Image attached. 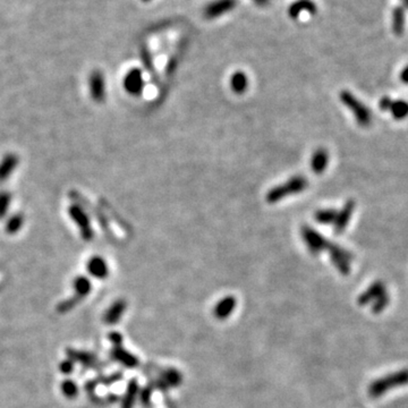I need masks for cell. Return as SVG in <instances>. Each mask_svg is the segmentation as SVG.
Instances as JSON below:
<instances>
[{
  "mask_svg": "<svg viewBox=\"0 0 408 408\" xmlns=\"http://www.w3.org/2000/svg\"><path fill=\"white\" fill-rule=\"evenodd\" d=\"M308 186L309 182L304 176H294V177L289 178L285 184H281L271 188L267 193V202L270 204H275L277 202L284 200L285 197L300 194V193L304 192Z\"/></svg>",
  "mask_w": 408,
  "mask_h": 408,
  "instance_id": "6da1fadb",
  "label": "cell"
},
{
  "mask_svg": "<svg viewBox=\"0 0 408 408\" xmlns=\"http://www.w3.org/2000/svg\"><path fill=\"white\" fill-rule=\"evenodd\" d=\"M67 213H68L70 220L76 226L83 241H93L94 230L93 227H92V221L90 219L89 213L86 212V210L84 209L83 205L74 202V203L69 204L68 209H67Z\"/></svg>",
  "mask_w": 408,
  "mask_h": 408,
  "instance_id": "7a4b0ae2",
  "label": "cell"
},
{
  "mask_svg": "<svg viewBox=\"0 0 408 408\" xmlns=\"http://www.w3.org/2000/svg\"><path fill=\"white\" fill-rule=\"evenodd\" d=\"M405 385H408V370H403V371L389 374L385 378L378 379L369 387V395L373 398H378L390 389Z\"/></svg>",
  "mask_w": 408,
  "mask_h": 408,
  "instance_id": "3957f363",
  "label": "cell"
},
{
  "mask_svg": "<svg viewBox=\"0 0 408 408\" xmlns=\"http://www.w3.org/2000/svg\"><path fill=\"white\" fill-rule=\"evenodd\" d=\"M340 101L346 106L349 110L354 113L355 119L361 126H369L371 124L372 115L369 108L362 103L361 101L356 98L354 94H352L348 91H342L340 93Z\"/></svg>",
  "mask_w": 408,
  "mask_h": 408,
  "instance_id": "277c9868",
  "label": "cell"
},
{
  "mask_svg": "<svg viewBox=\"0 0 408 408\" xmlns=\"http://www.w3.org/2000/svg\"><path fill=\"white\" fill-rule=\"evenodd\" d=\"M89 86V94L95 103H103L107 98V86L106 78L102 71L95 69L92 71L87 79Z\"/></svg>",
  "mask_w": 408,
  "mask_h": 408,
  "instance_id": "5b68a950",
  "label": "cell"
},
{
  "mask_svg": "<svg viewBox=\"0 0 408 408\" xmlns=\"http://www.w3.org/2000/svg\"><path fill=\"white\" fill-rule=\"evenodd\" d=\"M301 233L303 241L305 242L306 246L313 255H317L320 252L328 250L330 242L315 229L311 228L309 226H303Z\"/></svg>",
  "mask_w": 408,
  "mask_h": 408,
  "instance_id": "8992f818",
  "label": "cell"
},
{
  "mask_svg": "<svg viewBox=\"0 0 408 408\" xmlns=\"http://www.w3.org/2000/svg\"><path fill=\"white\" fill-rule=\"evenodd\" d=\"M237 3V0H213L205 6L203 15L207 19H217L233 11Z\"/></svg>",
  "mask_w": 408,
  "mask_h": 408,
  "instance_id": "52a82bcc",
  "label": "cell"
},
{
  "mask_svg": "<svg viewBox=\"0 0 408 408\" xmlns=\"http://www.w3.org/2000/svg\"><path fill=\"white\" fill-rule=\"evenodd\" d=\"M123 86L129 95L138 96L142 94L144 89V78H143L142 70L140 68L129 69L124 76Z\"/></svg>",
  "mask_w": 408,
  "mask_h": 408,
  "instance_id": "ba28073f",
  "label": "cell"
},
{
  "mask_svg": "<svg viewBox=\"0 0 408 408\" xmlns=\"http://www.w3.org/2000/svg\"><path fill=\"white\" fill-rule=\"evenodd\" d=\"M328 251L330 252L331 261L334 266L338 269L342 275H348L349 273V261L353 259L352 254L348 251L342 249L338 245L330 243L328 246Z\"/></svg>",
  "mask_w": 408,
  "mask_h": 408,
  "instance_id": "9c48e42d",
  "label": "cell"
},
{
  "mask_svg": "<svg viewBox=\"0 0 408 408\" xmlns=\"http://www.w3.org/2000/svg\"><path fill=\"white\" fill-rule=\"evenodd\" d=\"M86 271L95 279H106L109 276V266L102 256L93 255L86 263Z\"/></svg>",
  "mask_w": 408,
  "mask_h": 408,
  "instance_id": "30bf717a",
  "label": "cell"
},
{
  "mask_svg": "<svg viewBox=\"0 0 408 408\" xmlns=\"http://www.w3.org/2000/svg\"><path fill=\"white\" fill-rule=\"evenodd\" d=\"M19 165V157L14 152H8L0 160V183L10 178Z\"/></svg>",
  "mask_w": 408,
  "mask_h": 408,
  "instance_id": "8fae6325",
  "label": "cell"
},
{
  "mask_svg": "<svg viewBox=\"0 0 408 408\" xmlns=\"http://www.w3.org/2000/svg\"><path fill=\"white\" fill-rule=\"evenodd\" d=\"M355 207H356L355 202L351 200L344 205V208L340 210L339 212H337V217H336L334 222L335 233L342 234L343 231H345L347 225L349 224V221H351L353 213L355 211Z\"/></svg>",
  "mask_w": 408,
  "mask_h": 408,
  "instance_id": "7c38bea8",
  "label": "cell"
},
{
  "mask_svg": "<svg viewBox=\"0 0 408 408\" xmlns=\"http://www.w3.org/2000/svg\"><path fill=\"white\" fill-rule=\"evenodd\" d=\"M308 12L313 15L317 12V5L312 0H296L288 8V15L290 18L297 19L302 14Z\"/></svg>",
  "mask_w": 408,
  "mask_h": 408,
  "instance_id": "4fadbf2b",
  "label": "cell"
},
{
  "mask_svg": "<svg viewBox=\"0 0 408 408\" xmlns=\"http://www.w3.org/2000/svg\"><path fill=\"white\" fill-rule=\"evenodd\" d=\"M126 308H127V303L124 300H118L115 303H112V305L106 311V313L103 315V321L107 325H116V323L120 321L121 317L125 313Z\"/></svg>",
  "mask_w": 408,
  "mask_h": 408,
  "instance_id": "5bb4252c",
  "label": "cell"
},
{
  "mask_svg": "<svg viewBox=\"0 0 408 408\" xmlns=\"http://www.w3.org/2000/svg\"><path fill=\"white\" fill-rule=\"evenodd\" d=\"M236 305L237 301L234 296L224 297L219 303H217L216 306H214L213 310L214 317L219 320L227 319L231 313H233V311L236 308Z\"/></svg>",
  "mask_w": 408,
  "mask_h": 408,
  "instance_id": "9a60e30c",
  "label": "cell"
},
{
  "mask_svg": "<svg viewBox=\"0 0 408 408\" xmlns=\"http://www.w3.org/2000/svg\"><path fill=\"white\" fill-rule=\"evenodd\" d=\"M328 165H329V152L323 148L315 150L312 158H311V168L314 174H323L328 168Z\"/></svg>",
  "mask_w": 408,
  "mask_h": 408,
  "instance_id": "2e32d148",
  "label": "cell"
},
{
  "mask_svg": "<svg viewBox=\"0 0 408 408\" xmlns=\"http://www.w3.org/2000/svg\"><path fill=\"white\" fill-rule=\"evenodd\" d=\"M111 356L112 359L118 362L121 365H124L125 368L133 369L138 365V360L136 356H134L132 353H129L128 351H126L121 346H115L111 351Z\"/></svg>",
  "mask_w": 408,
  "mask_h": 408,
  "instance_id": "e0dca14e",
  "label": "cell"
},
{
  "mask_svg": "<svg viewBox=\"0 0 408 408\" xmlns=\"http://www.w3.org/2000/svg\"><path fill=\"white\" fill-rule=\"evenodd\" d=\"M386 294V287L381 281H377L373 285L370 286L365 293L362 294L359 297V304L360 305H367L372 301L378 300L379 297Z\"/></svg>",
  "mask_w": 408,
  "mask_h": 408,
  "instance_id": "ac0fdd59",
  "label": "cell"
},
{
  "mask_svg": "<svg viewBox=\"0 0 408 408\" xmlns=\"http://www.w3.org/2000/svg\"><path fill=\"white\" fill-rule=\"evenodd\" d=\"M230 87L234 93L243 94L245 93L249 87V77L242 70H237L230 77Z\"/></svg>",
  "mask_w": 408,
  "mask_h": 408,
  "instance_id": "d6986e66",
  "label": "cell"
},
{
  "mask_svg": "<svg viewBox=\"0 0 408 408\" xmlns=\"http://www.w3.org/2000/svg\"><path fill=\"white\" fill-rule=\"evenodd\" d=\"M73 287L75 290V297L78 301H82L84 297H86L92 290L91 280L85 276H78L73 281Z\"/></svg>",
  "mask_w": 408,
  "mask_h": 408,
  "instance_id": "ffe728a7",
  "label": "cell"
},
{
  "mask_svg": "<svg viewBox=\"0 0 408 408\" xmlns=\"http://www.w3.org/2000/svg\"><path fill=\"white\" fill-rule=\"evenodd\" d=\"M25 224V217L23 213H14L7 218L5 224V231L7 235L14 236V235L18 234L22 230L23 226Z\"/></svg>",
  "mask_w": 408,
  "mask_h": 408,
  "instance_id": "44dd1931",
  "label": "cell"
},
{
  "mask_svg": "<svg viewBox=\"0 0 408 408\" xmlns=\"http://www.w3.org/2000/svg\"><path fill=\"white\" fill-rule=\"evenodd\" d=\"M138 393V385L136 380H132L127 386V390L121 402V408H133L134 403Z\"/></svg>",
  "mask_w": 408,
  "mask_h": 408,
  "instance_id": "7402d4cb",
  "label": "cell"
},
{
  "mask_svg": "<svg viewBox=\"0 0 408 408\" xmlns=\"http://www.w3.org/2000/svg\"><path fill=\"white\" fill-rule=\"evenodd\" d=\"M405 28V9L403 7H396L393 14V31L395 34H403Z\"/></svg>",
  "mask_w": 408,
  "mask_h": 408,
  "instance_id": "603a6c76",
  "label": "cell"
},
{
  "mask_svg": "<svg viewBox=\"0 0 408 408\" xmlns=\"http://www.w3.org/2000/svg\"><path fill=\"white\" fill-rule=\"evenodd\" d=\"M389 111H391L393 116L397 120H402L404 118H406L408 116V102L404 100H398V101H393L390 104Z\"/></svg>",
  "mask_w": 408,
  "mask_h": 408,
  "instance_id": "cb8c5ba5",
  "label": "cell"
},
{
  "mask_svg": "<svg viewBox=\"0 0 408 408\" xmlns=\"http://www.w3.org/2000/svg\"><path fill=\"white\" fill-rule=\"evenodd\" d=\"M336 217H337V211H336L335 209L319 210V211L315 212L314 214L315 221H318L320 222V224H323V225L334 224Z\"/></svg>",
  "mask_w": 408,
  "mask_h": 408,
  "instance_id": "d4e9b609",
  "label": "cell"
},
{
  "mask_svg": "<svg viewBox=\"0 0 408 408\" xmlns=\"http://www.w3.org/2000/svg\"><path fill=\"white\" fill-rule=\"evenodd\" d=\"M68 356L69 359L74 362H79L81 364L84 365H89L91 367L94 362V357L92 356L89 353H84V352H78L75 351V349H68Z\"/></svg>",
  "mask_w": 408,
  "mask_h": 408,
  "instance_id": "484cf974",
  "label": "cell"
},
{
  "mask_svg": "<svg viewBox=\"0 0 408 408\" xmlns=\"http://www.w3.org/2000/svg\"><path fill=\"white\" fill-rule=\"evenodd\" d=\"M60 391L66 398L74 399L75 397H77L78 395V386L74 380L66 379V380L61 382Z\"/></svg>",
  "mask_w": 408,
  "mask_h": 408,
  "instance_id": "4316f807",
  "label": "cell"
},
{
  "mask_svg": "<svg viewBox=\"0 0 408 408\" xmlns=\"http://www.w3.org/2000/svg\"><path fill=\"white\" fill-rule=\"evenodd\" d=\"M11 194L8 191H0V220L5 219L11 205Z\"/></svg>",
  "mask_w": 408,
  "mask_h": 408,
  "instance_id": "83f0119b",
  "label": "cell"
},
{
  "mask_svg": "<svg viewBox=\"0 0 408 408\" xmlns=\"http://www.w3.org/2000/svg\"><path fill=\"white\" fill-rule=\"evenodd\" d=\"M389 304V296L387 295V293L384 295L380 296L378 300L374 301V304L372 306V312L373 313H380L386 309V306Z\"/></svg>",
  "mask_w": 408,
  "mask_h": 408,
  "instance_id": "f1b7e54d",
  "label": "cell"
},
{
  "mask_svg": "<svg viewBox=\"0 0 408 408\" xmlns=\"http://www.w3.org/2000/svg\"><path fill=\"white\" fill-rule=\"evenodd\" d=\"M78 302L79 301L77 300L76 297H71V298H68V300L61 302L60 304L58 305V308H57L58 312H59V313L69 312L70 310H73L75 308V305H76Z\"/></svg>",
  "mask_w": 408,
  "mask_h": 408,
  "instance_id": "f546056e",
  "label": "cell"
},
{
  "mask_svg": "<svg viewBox=\"0 0 408 408\" xmlns=\"http://www.w3.org/2000/svg\"><path fill=\"white\" fill-rule=\"evenodd\" d=\"M162 382L165 385L167 384L169 386H177L180 382V374L177 371H172V370H170V371H168L165 374V380Z\"/></svg>",
  "mask_w": 408,
  "mask_h": 408,
  "instance_id": "4dcf8cb0",
  "label": "cell"
},
{
  "mask_svg": "<svg viewBox=\"0 0 408 408\" xmlns=\"http://www.w3.org/2000/svg\"><path fill=\"white\" fill-rule=\"evenodd\" d=\"M75 368V363L70 359H67L65 361H62L59 364V371L64 376H69V374L73 373Z\"/></svg>",
  "mask_w": 408,
  "mask_h": 408,
  "instance_id": "1f68e13d",
  "label": "cell"
},
{
  "mask_svg": "<svg viewBox=\"0 0 408 408\" xmlns=\"http://www.w3.org/2000/svg\"><path fill=\"white\" fill-rule=\"evenodd\" d=\"M109 340L113 344V346H121V343H123V337L119 332H111L109 335Z\"/></svg>",
  "mask_w": 408,
  "mask_h": 408,
  "instance_id": "d6a6232c",
  "label": "cell"
},
{
  "mask_svg": "<svg viewBox=\"0 0 408 408\" xmlns=\"http://www.w3.org/2000/svg\"><path fill=\"white\" fill-rule=\"evenodd\" d=\"M391 102H393V101H391V99H389V98H384V99H382V100L380 101V103H379V106H380V108L382 109V110H389Z\"/></svg>",
  "mask_w": 408,
  "mask_h": 408,
  "instance_id": "836d02e7",
  "label": "cell"
},
{
  "mask_svg": "<svg viewBox=\"0 0 408 408\" xmlns=\"http://www.w3.org/2000/svg\"><path fill=\"white\" fill-rule=\"evenodd\" d=\"M401 79H402V81H403L404 83H405V84H408V65L405 67V68H404V69L402 70Z\"/></svg>",
  "mask_w": 408,
  "mask_h": 408,
  "instance_id": "e575fe53",
  "label": "cell"
},
{
  "mask_svg": "<svg viewBox=\"0 0 408 408\" xmlns=\"http://www.w3.org/2000/svg\"><path fill=\"white\" fill-rule=\"evenodd\" d=\"M253 2L255 3V5H258L260 7H264V6H267L269 2H270V0H253Z\"/></svg>",
  "mask_w": 408,
  "mask_h": 408,
  "instance_id": "d590c367",
  "label": "cell"
},
{
  "mask_svg": "<svg viewBox=\"0 0 408 408\" xmlns=\"http://www.w3.org/2000/svg\"><path fill=\"white\" fill-rule=\"evenodd\" d=\"M403 3H404V6L408 8V0H403Z\"/></svg>",
  "mask_w": 408,
  "mask_h": 408,
  "instance_id": "8d00e7d4",
  "label": "cell"
},
{
  "mask_svg": "<svg viewBox=\"0 0 408 408\" xmlns=\"http://www.w3.org/2000/svg\"><path fill=\"white\" fill-rule=\"evenodd\" d=\"M142 1H143V2H150L151 0H142Z\"/></svg>",
  "mask_w": 408,
  "mask_h": 408,
  "instance_id": "74e56055",
  "label": "cell"
}]
</instances>
